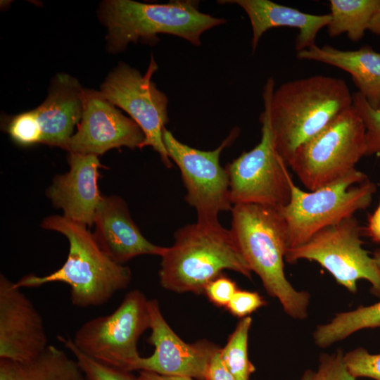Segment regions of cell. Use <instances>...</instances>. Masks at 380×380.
<instances>
[{
  "mask_svg": "<svg viewBox=\"0 0 380 380\" xmlns=\"http://www.w3.org/2000/svg\"><path fill=\"white\" fill-rule=\"evenodd\" d=\"M148 310L151 334L147 342L155 350L151 356L139 359L136 370L205 380L210 362L220 348L206 340L183 341L164 319L157 300H148Z\"/></svg>",
  "mask_w": 380,
  "mask_h": 380,
  "instance_id": "14",
  "label": "cell"
},
{
  "mask_svg": "<svg viewBox=\"0 0 380 380\" xmlns=\"http://www.w3.org/2000/svg\"><path fill=\"white\" fill-rule=\"evenodd\" d=\"M166 247L158 272L161 286L177 293H204L205 286L230 270L251 278L252 271L241 253L230 229L220 222H196L175 233Z\"/></svg>",
  "mask_w": 380,
  "mask_h": 380,
  "instance_id": "4",
  "label": "cell"
},
{
  "mask_svg": "<svg viewBox=\"0 0 380 380\" xmlns=\"http://www.w3.org/2000/svg\"><path fill=\"white\" fill-rule=\"evenodd\" d=\"M274 86V79L269 77L263 87L260 141L224 167L233 205L256 204L280 210L290 201L291 177L288 165L275 147L270 123Z\"/></svg>",
  "mask_w": 380,
  "mask_h": 380,
  "instance_id": "7",
  "label": "cell"
},
{
  "mask_svg": "<svg viewBox=\"0 0 380 380\" xmlns=\"http://www.w3.org/2000/svg\"><path fill=\"white\" fill-rule=\"evenodd\" d=\"M239 130L235 127L213 151L192 148L177 140L164 128L163 142L169 158L179 167L186 189L185 200L197 213V222L217 223L222 211L232 210L229 177L220 164L221 152L233 143Z\"/></svg>",
  "mask_w": 380,
  "mask_h": 380,
  "instance_id": "11",
  "label": "cell"
},
{
  "mask_svg": "<svg viewBox=\"0 0 380 380\" xmlns=\"http://www.w3.org/2000/svg\"><path fill=\"white\" fill-rule=\"evenodd\" d=\"M7 129L11 138L19 144L27 146L41 144V128L34 110L13 118Z\"/></svg>",
  "mask_w": 380,
  "mask_h": 380,
  "instance_id": "29",
  "label": "cell"
},
{
  "mask_svg": "<svg viewBox=\"0 0 380 380\" xmlns=\"http://www.w3.org/2000/svg\"><path fill=\"white\" fill-rule=\"evenodd\" d=\"M84 89L71 75L58 74L54 77L46 99L34 109L41 128V144L66 149L82 118Z\"/></svg>",
  "mask_w": 380,
  "mask_h": 380,
  "instance_id": "18",
  "label": "cell"
},
{
  "mask_svg": "<svg viewBox=\"0 0 380 380\" xmlns=\"http://www.w3.org/2000/svg\"><path fill=\"white\" fill-rule=\"evenodd\" d=\"M0 380H84L77 361L49 345L35 358L25 362L0 359Z\"/></svg>",
  "mask_w": 380,
  "mask_h": 380,
  "instance_id": "21",
  "label": "cell"
},
{
  "mask_svg": "<svg viewBox=\"0 0 380 380\" xmlns=\"http://www.w3.org/2000/svg\"><path fill=\"white\" fill-rule=\"evenodd\" d=\"M68 163L69 171L54 177L46 195L63 216L90 227L103 198L98 180L103 165L95 155L76 153H70Z\"/></svg>",
  "mask_w": 380,
  "mask_h": 380,
  "instance_id": "16",
  "label": "cell"
},
{
  "mask_svg": "<svg viewBox=\"0 0 380 380\" xmlns=\"http://www.w3.org/2000/svg\"><path fill=\"white\" fill-rule=\"evenodd\" d=\"M365 230L367 236L374 242L380 243V203L369 217Z\"/></svg>",
  "mask_w": 380,
  "mask_h": 380,
  "instance_id": "33",
  "label": "cell"
},
{
  "mask_svg": "<svg viewBox=\"0 0 380 380\" xmlns=\"http://www.w3.org/2000/svg\"><path fill=\"white\" fill-rule=\"evenodd\" d=\"M344 359L349 372L357 379L380 380V353H370L366 348L358 347L345 353Z\"/></svg>",
  "mask_w": 380,
  "mask_h": 380,
  "instance_id": "28",
  "label": "cell"
},
{
  "mask_svg": "<svg viewBox=\"0 0 380 380\" xmlns=\"http://www.w3.org/2000/svg\"><path fill=\"white\" fill-rule=\"evenodd\" d=\"M220 350L215 353L210 362L205 380H236L222 362Z\"/></svg>",
  "mask_w": 380,
  "mask_h": 380,
  "instance_id": "32",
  "label": "cell"
},
{
  "mask_svg": "<svg viewBox=\"0 0 380 380\" xmlns=\"http://www.w3.org/2000/svg\"><path fill=\"white\" fill-rule=\"evenodd\" d=\"M42 317L32 302L0 275V359L31 360L48 346Z\"/></svg>",
  "mask_w": 380,
  "mask_h": 380,
  "instance_id": "15",
  "label": "cell"
},
{
  "mask_svg": "<svg viewBox=\"0 0 380 380\" xmlns=\"http://www.w3.org/2000/svg\"><path fill=\"white\" fill-rule=\"evenodd\" d=\"M290 186V201L279 210L286 228L287 250L304 244L318 232L366 209L377 190L367 175L357 169L309 192L296 186L292 178Z\"/></svg>",
  "mask_w": 380,
  "mask_h": 380,
  "instance_id": "6",
  "label": "cell"
},
{
  "mask_svg": "<svg viewBox=\"0 0 380 380\" xmlns=\"http://www.w3.org/2000/svg\"><path fill=\"white\" fill-rule=\"evenodd\" d=\"M158 70L153 56L144 75L120 63L101 86V94L127 113L145 134L143 148L151 146L167 168L172 167L165 148L163 132L168 122V99L152 80Z\"/></svg>",
  "mask_w": 380,
  "mask_h": 380,
  "instance_id": "12",
  "label": "cell"
},
{
  "mask_svg": "<svg viewBox=\"0 0 380 380\" xmlns=\"http://www.w3.org/2000/svg\"><path fill=\"white\" fill-rule=\"evenodd\" d=\"M231 212L230 230L251 270L258 275L267 293L279 300L286 315L294 319H306L310 294L296 290L284 273L286 228L279 210L238 204Z\"/></svg>",
  "mask_w": 380,
  "mask_h": 380,
  "instance_id": "2",
  "label": "cell"
},
{
  "mask_svg": "<svg viewBox=\"0 0 380 380\" xmlns=\"http://www.w3.org/2000/svg\"><path fill=\"white\" fill-rule=\"evenodd\" d=\"M344 354L341 349L322 353L317 369H306L299 380H357L348 369Z\"/></svg>",
  "mask_w": 380,
  "mask_h": 380,
  "instance_id": "26",
  "label": "cell"
},
{
  "mask_svg": "<svg viewBox=\"0 0 380 380\" xmlns=\"http://www.w3.org/2000/svg\"><path fill=\"white\" fill-rule=\"evenodd\" d=\"M368 30L374 34L380 37V8L374 14Z\"/></svg>",
  "mask_w": 380,
  "mask_h": 380,
  "instance_id": "35",
  "label": "cell"
},
{
  "mask_svg": "<svg viewBox=\"0 0 380 380\" xmlns=\"http://www.w3.org/2000/svg\"><path fill=\"white\" fill-rule=\"evenodd\" d=\"M329 4V36L334 38L346 33L353 42L362 39L380 8V0H330Z\"/></svg>",
  "mask_w": 380,
  "mask_h": 380,
  "instance_id": "22",
  "label": "cell"
},
{
  "mask_svg": "<svg viewBox=\"0 0 380 380\" xmlns=\"http://www.w3.org/2000/svg\"><path fill=\"white\" fill-rule=\"evenodd\" d=\"M365 156V127L352 106L310 140L288 160L309 191L332 183L355 170Z\"/></svg>",
  "mask_w": 380,
  "mask_h": 380,
  "instance_id": "8",
  "label": "cell"
},
{
  "mask_svg": "<svg viewBox=\"0 0 380 380\" xmlns=\"http://www.w3.org/2000/svg\"><path fill=\"white\" fill-rule=\"evenodd\" d=\"M378 327H380V301L336 314L329 322L316 327L312 338L316 346L327 348L358 331Z\"/></svg>",
  "mask_w": 380,
  "mask_h": 380,
  "instance_id": "23",
  "label": "cell"
},
{
  "mask_svg": "<svg viewBox=\"0 0 380 380\" xmlns=\"http://www.w3.org/2000/svg\"><path fill=\"white\" fill-rule=\"evenodd\" d=\"M137 380H195L194 379L181 376L162 375L153 372L141 370L137 377Z\"/></svg>",
  "mask_w": 380,
  "mask_h": 380,
  "instance_id": "34",
  "label": "cell"
},
{
  "mask_svg": "<svg viewBox=\"0 0 380 380\" xmlns=\"http://www.w3.org/2000/svg\"><path fill=\"white\" fill-rule=\"evenodd\" d=\"M361 236L360 224L353 216L318 232L304 244L288 249L285 260L315 261L353 293L357 292V281L367 280L372 293L380 297V267L363 248Z\"/></svg>",
  "mask_w": 380,
  "mask_h": 380,
  "instance_id": "10",
  "label": "cell"
},
{
  "mask_svg": "<svg viewBox=\"0 0 380 380\" xmlns=\"http://www.w3.org/2000/svg\"><path fill=\"white\" fill-rule=\"evenodd\" d=\"M198 1L176 0L146 4L132 0H106L98 16L107 27V49L110 53L125 50L130 43H156L158 34L181 37L194 46L201 44L205 31L224 24V18L202 13Z\"/></svg>",
  "mask_w": 380,
  "mask_h": 380,
  "instance_id": "5",
  "label": "cell"
},
{
  "mask_svg": "<svg viewBox=\"0 0 380 380\" xmlns=\"http://www.w3.org/2000/svg\"><path fill=\"white\" fill-rule=\"evenodd\" d=\"M238 289L235 281L221 274L205 286L204 293L212 303L226 308Z\"/></svg>",
  "mask_w": 380,
  "mask_h": 380,
  "instance_id": "31",
  "label": "cell"
},
{
  "mask_svg": "<svg viewBox=\"0 0 380 380\" xmlns=\"http://www.w3.org/2000/svg\"><path fill=\"white\" fill-rule=\"evenodd\" d=\"M265 304L266 301L258 292L238 289L226 308L234 316L243 318Z\"/></svg>",
  "mask_w": 380,
  "mask_h": 380,
  "instance_id": "30",
  "label": "cell"
},
{
  "mask_svg": "<svg viewBox=\"0 0 380 380\" xmlns=\"http://www.w3.org/2000/svg\"><path fill=\"white\" fill-rule=\"evenodd\" d=\"M372 257L374 259L376 264L378 265V266L380 267V248L374 251Z\"/></svg>",
  "mask_w": 380,
  "mask_h": 380,
  "instance_id": "36",
  "label": "cell"
},
{
  "mask_svg": "<svg viewBox=\"0 0 380 380\" xmlns=\"http://www.w3.org/2000/svg\"><path fill=\"white\" fill-rule=\"evenodd\" d=\"M41 226L67 238L69 251L66 261L48 275L30 274L23 277L14 283L15 287L33 288L63 282L70 286L72 304L79 308L104 305L115 293L127 287L132 279L130 269L109 258L87 227L61 215L46 217Z\"/></svg>",
  "mask_w": 380,
  "mask_h": 380,
  "instance_id": "1",
  "label": "cell"
},
{
  "mask_svg": "<svg viewBox=\"0 0 380 380\" xmlns=\"http://www.w3.org/2000/svg\"><path fill=\"white\" fill-rule=\"evenodd\" d=\"M77 127L66 146L69 153L99 156L123 146L141 149L145 141L144 132L131 118L92 89H84L83 112Z\"/></svg>",
  "mask_w": 380,
  "mask_h": 380,
  "instance_id": "13",
  "label": "cell"
},
{
  "mask_svg": "<svg viewBox=\"0 0 380 380\" xmlns=\"http://www.w3.org/2000/svg\"><path fill=\"white\" fill-rule=\"evenodd\" d=\"M251 324L252 318L250 316L241 318L225 346L220 350L222 362L236 380H250L251 375L255 371L248 354Z\"/></svg>",
  "mask_w": 380,
  "mask_h": 380,
  "instance_id": "24",
  "label": "cell"
},
{
  "mask_svg": "<svg viewBox=\"0 0 380 380\" xmlns=\"http://www.w3.org/2000/svg\"><path fill=\"white\" fill-rule=\"evenodd\" d=\"M221 4H235L246 13L252 28L253 52L258 46L262 34L273 27H289L298 30L295 49L297 52L316 45L318 32L327 27L331 21L328 14H310L295 8L278 4L270 0L218 1Z\"/></svg>",
  "mask_w": 380,
  "mask_h": 380,
  "instance_id": "19",
  "label": "cell"
},
{
  "mask_svg": "<svg viewBox=\"0 0 380 380\" xmlns=\"http://www.w3.org/2000/svg\"><path fill=\"white\" fill-rule=\"evenodd\" d=\"M58 340L75 356L84 376V380H137L130 372L104 365L81 353L72 338L61 335Z\"/></svg>",
  "mask_w": 380,
  "mask_h": 380,
  "instance_id": "25",
  "label": "cell"
},
{
  "mask_svg": "<svg viewBox=\"0 0 380 380\" xmlns=\"http://www.w3.org/2000/svg\"><path fill=\"white\" fill-rule=\"evenodd\" d=\"M148 300L139 290L127 293L110 315L87 321L75 333V347L108 367L131 372L141 357L137 343L150 328Z\"/></svg>",
  "mask_w": 380,
  "mask_h": 380,
  "instance_id": "9",
  "label": "cell"
},
{
  "mask_svg": "<svg viewBox=\"0 0 380 380\" xmlns=\"http://www.w3.org/2000/svg\"><path fill=\"white\" fill-rule=\"evenodd\" d=\"M93 236L100 249L124 265L141 255L161 256L166 247L147 240L131 217L127 203L118 196H103L96 210Z\"/></svg>",
  "mask_w": 380,
  "mask_h": 380,
  "instance_id": "17",
  "label": "cell"
},
{
  "mask_svg": "<svg viewBox=\"0 0 380 380\" xmlns=\"http://www.w3.org/2000/svg\"><path fill=\"white\" fill-rule=\"evenodd\" d=\"M353 106L346 82L327 75L289 81L274 89L270 123L277 151L287 163L296 150Z\"/></svg>",
  "mask_w": 380,
  "mask_h": 380,
  "instance_id": "3",
  "label": "cell"
},
{
  "mask_svg": "<svg viewBox=\"0 0 380 380\" xmlns=\"http://www.w3.org/2000/svg\"><path fill=\"white\" fill-rule=\"evenodd\" d=\"M353 106L365 127V156L380 158V110L374 109L358 91L353 94Z\"/></svg>",
  "mask_w": 380,
  "mask_h": 380,
  "instance_id": "27",
  "label": "cell"
},
{
  "mask_svg": "<svg viewBox=\"0 0 380 380\" xmlns=\"http://www.w3.org/2000/svg\"><path fill=\"white\" fill-rule=\"evenodd\" d=\"M299 60L314 61L335 66L347 72L372 108L380 110V53L365 45L343 51L329 45H317L297 52Z\"/></svg>",
  "mask_w": 380,
  "mask_h": 380,
  "instance_id": "20",
  "label": "cell"
}]
</instances>
